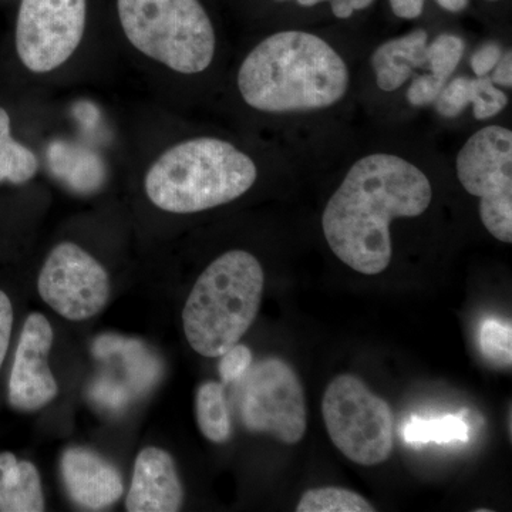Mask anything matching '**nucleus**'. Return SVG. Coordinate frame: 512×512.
Returning a JSON list of instances; mask_svg holds the SVG:
<instances>
[{"mask_svg":"<svg viewBox=\"0 0 512 512\" xmlns=\"http://www.w3.org/2000/svg\"><path fill=\"white\" fill-rule=\"evenodd\" d=\"M402 437L407 444L420 446L427 443H450L468 441L470 427L461 414H448L440 419L410 417L402 427Z\"/></svg>","mask_w":512,"mask_h":512,"instance_id":"obj_20","label":"nucleus"},{"mask_svg":"<svg viewBox=\"0 0 512 512\" xmlns=\"http://www.w3.org/2000/svg\"><path fill=\"white\" fill-rule=\"evenodd\" d=\"M504 47L494 40L485 42L474 50L470 56V69L476 77H488L493 72L495 64L504 55Z\"/></svg>","mask_w":512,"mask_h":512,"instance_id":"obj_28","label":"nucleus"},{"mask_svg":"<svg viewBox=\"0 0 512 512\" xmlns=\"http://www.w3.org/2000/svg\"><path fill=\"white\" fill-rule=\"evenodd\" d=\"M275 2L282 3V2H286V0H275Z\"/></svg>","mask_w":512,"mask_h":512,"instance_id":"obj_34","label":"nucleus"},{"mask_svg":"<svg viewBox=\"0 0 512 512\" xmlns=\"http://www.w3.org/2000/svg\"><path fill=\"white\" fill-rule=\"evenodd\" d=\"M60 471L70 500L84 510H107L124 493L119 468L90 448H67L60 461Z\"/></svg>","mask_w":512,"mask_h":512,"instance_id":"obj_12","label":"nucleus"},{"mask_svg":"<svg viewBox=\"0 0 512 512\" xmlns=\"http://www.w3.org/2000/svg\"><path fill=\"white\" fill-rule=\"evenodd\" d=\"M298 512H373V507L362 495L339 487L312 488L302 494Z\"/></svg>","mask_w":512,"mask_h":512,"instance_id":"obj_21","label":"nucleus"},{"mask_svg":"<svg viewBox=\"0 0 512 512\" xmlns=\"http://www.w3.org/2000/svg\"><path fill=\"white\" fill-rule=\"evenodd\" d=\"M239 417L251 433H265L286 446L298 444L308 426L301 379L285 360L268 357L239 380Z\"/></svg>","mask_w":512,"mask_h":512,"instance_id":"obj_8","label":"nucleus"},{"mask_svg":"<svg viewBox=\"0 0 512 512\" xmlns=\"http://www.w3.org/2000/svg\"><path fill=\"white\" fill-rule=\"evenodd\" d=\"M485 2L495 3V2H500V0H485Z\"/></svg>","mask_w":512,"mask_h":512,"instance_id":"obj_33","label":"nucleus"},{"mask_svg":"<svg viewBox=\"0 0 512 512\" xmlns=\"http://www.w3.org/2000/svg\"><path fill=\"white\" fill-rule=\"evenodd\" d=\"M184 503V488L170 453L147 447L138 454L128 491V512H175Z\"/></svg>","mask_w":512,"mask_h":512,"instance_id":"obj_13","label":"nucleus"},{"mask_svg":"<svg viewBox=\"0 0 512 512\" xmlns=\"http://www.w3.org/2000/svg\"><path fill=\"white\" fill-rule=\"evenodd\" d=\"M39 161L32 150L10 136L8 111L0 107V183L25 184L32 180Z\"/></svg>","mask_w":512,"mask_h":512,"instance_id":"obj_19","label":"nucleus"},{"mask_svg":"<svg viewBox=\"0 0 512 512\" xmlns=\"http://www.w3.org/2000/svg\"><path fill=\"white\" fill-rule=\"evenodd\" d=\"M348 57L326 37L279 30L242 60L239 96L252 110L276 117H312L335 110L352 92Z\"/></svg>","mask_w":512,"mask_h":512,"instance_id":"obj_2","label":"nucleus"},{"mask_svg":"<svg viewBox=\"0 0 512 512\" xmlns=\"http://www.w3.org/2000/svg\"><path fill=\"white\" fill-rule=\"evenodd\" d=\"M92 353L97 360L117 366L134 397L151 392L163 377V362L141 340L104 333L94 339Z\"/></svg>","mask_w":512,"mask_h":512,"instance_id":"obj_14","label":"nucleus"},{"mask_svg":"<svg viewBox=\"0 0 512 512\" xmlns=\"http://www.w3.org/2000/svg\"><path fill=\"white\" fill-rule=\"evenodd\" d=\"M508 106V94L495 86L490 77H451L434 101L436 113L443 119H458L467 109H473L474 119H495Z\"/></svg>","mask_w":512,"mask_h":512,"instance_id":"obj_16","label":"nucleus"},{"mask_svg":"<svg viewBox=\"0 0 512 512\" xmlns=\"http://www.w3.org/2000/svg\"><path fill=\"white\" fill-rule=\"evenodd\" d=\"M302 8H313V6L320 5V3L328 2V0H296Z\"/></svg>","mask_w":512,"mask_h":512,"instance_id":"obj_32","label":"nucleus"},{"mask_svg":"<svg viewBox=\"0 0 512 512\" xmlns=\"http://www.w3.org/2000/svg\"><path fill=\"white\" fill-rule=\"evenodd\" d=\"M45 494L35 464L19 460L9 451L0 453V511H45Z\"/></svg>","mask_w":512,"mask_h":512,"instance_id":"obj_17","label":"nucleus"},{"mask_svg":"<svg viewBox=\"0 0 512 512\" xmlns=\"http://www.w3.org/2000/svg\"><path fill=\"white\" fill-rule=\"evenodd\" d=\"M436 5L450 13H460L468 8L470 0H434ZM393 15L403 20L419 19L424 12L426 0H389Z\"/></svg>","mask_w":512,"mask_h":512,"instance_id":"obj_27","label":"nucleus"},{"mask_svg":"<svg viewBox=\"0 0 512 512\" xmlns=\"http://www.w3.org/2000/svg\"><path fill=\"white\" fill-rule=\"evenodd\" d=\"M13 328V306L9 296L0 291V367L5 362Z\"/></svg>","mask_w":512,"mask_h":512,"instance_id":"obj_29","label":"nucleus"},{"mask_svg":"<svg viewBox=\"0 0 512 512\" xmlns=\"http://www.w3.org/2000/svg\"><path fill=\"white\" fill-rule=\"evenodd\" d=\"M429 40V32L420 28L377 46L369 57L377 89L384 94L397 93L420 73L417 70L427 67Z\"/></svg>","mask_w":512,"mask_h":512,"instance_id":"obj_15","label":"nucleus"},{"mask_svg":"<svg viewBox=\"0 0 512 512\" xmlns=\"http://www.w3.org/2000/svg\"><path fill=\"white\" fill-rule=\"evenodd\" d=\"M431 158L400 144L359 151L346 163L322 212V231L342 264L367 276L392 264V225L426 214L434 198Z\"/></svg>","mask_w":512,"mask_h":512,"instance_id":"obj_1","label":"nucleus"},{"mask_svg":"<svg viewBox=\"0 0 512 512\" xmlns=\"http://www.w3.org/2000/svg\"><path fill=\"white\" fill-rule=\"evenodd\" d=\"M53 329L42 313H30L23 325L9 379V403L19 412L43 409L59 393L47 357Z\"/></svg>","mask_w":512,"mask_h":512,"instance_id":"obj_11","label":"nucleus"},{"mask_svg":"<svg viewBox=\"0 0 512 512\" xmlns=\"http://www.w3.org/2000/svg\"><path fill=\"white\" fill-rule=\"evenodd\" d=\"M446 86L443 80L433 76L430 72L417 73L413 77L412 83L407 86L404 99L413 109H424L431 107L437 100L441 90Z\"/></svg>","mask_w":512,"mask_h":512,"instance_id":"obj_25","label":"nucleus"},{"mask_svg":"<svg viewBox=\"0 0 512 512\" xmlns=\"http://www.w3.org/2000/svg\"><path fill=\"white\" fill-rule=\"evenodd\" d=\"M254 363L251 349L245 345H237L221 356L220 375L225 384L238 383Z\"/></svg>","mask_w":512,"mask_h":512,"instance_id":"obj_26","label":"nucleus"},{"mask_svg":"<svg viewBox=\"0 0 512 512\" xmlns=\"http://www.w3.org/2000/svg\"><path fill=\"white\" fill-rule=\"evenodd\" d=\"M131 45L181 74L205 72L214 62L217 36L200 0H117Z\"/></svg>","mask_w":512,"mask_h":512,"instance_id":"obj_5","label":"nucleus"},{"mask_svg":"<svg viewBox=\"0 0 512 512\" xmlns=\"http://www.w3.org/2000/svg\"><path fill=\"white\" fill-rule=\"evenodd\" d=\"M466 55V42L454 33H440L427 45V72L447 83Z\"/></svg>","mask_w":512,"mask_h":512,"instance_id":"obj_22","label":"nucleus"},{"mask_svg":"<svg viewBox=\"0 0 512 512\" xmlns=\"http://www.w3.org/2000/svg\"><path fill=\"white\" fill-rule=\"evenodd\" d=\"M335 18L346 20L356 12H362L373 5L375 0H328Z\"/></svg>","mask_w":512,"mask_h":512,"instance_id":"obj_31","label":"nucleus"},{"mask_svg":"<svg viewBox=\"0 0 512 512\" xmlns=\"http://www.w3.org/2000/svg\"><path fill=\"white\" fill-rule=\"evenodd\" d=\"M37 291L64 319L83 322L103 311L110 296L106 269L73 242H62L47 256Z\"/></svg>","mask_w":512,"mask_h":512,"instance_id":"obj_10","label":"nucleus"},{"mask_svg":"<svg viewBox=\"0 0 512 512\" xmlns=\"http://www.w3.org/2000/svg\"><path fill=\"white\" fill-rule=\"evenodd\" d=\"M491 82L500 89L511 90L512 89V50L505 49L504 55L495 64L493 72L490 73Z\"/></svg>","mask_w":512,"mask_h":512,"instance_id":"obj_30","label":"nucleus"},{"mask_svg":"<svg viewBox=\"0 0 512 512\" xmlns=\"http://www.w3.org/2000/svg\"><path fill=\"white\" fill-rule=\"evenodd\" d=\"M197 423L205 439L222 444L231 439L232 421L221 383H202L195 399Z\"/></svg>","mask_w":512,"mask_h":512,"instance_id":"obj_18","label":"nucleus"},{"mask_svg":"<svg viewBox=\"0 0 512 512\" xmlns=\"http://www.w3.org/2000/svg\"><path fill=\"white\" fill-rule=\"evenodd\" d=\"M86 28V0H22L16 50L33 73L62 66L76 52Z\"/></svg>","mask_w":512,"mask_h":512,"instance_id":"obj_9","label":"nucleus"},{"mask_svg":"<svg viewBox=\"0 0 512 512\" xmlns=\"http://www.w3.org/2000/svg\"><path fill=\"white\" fill-rule=\"evenodd\" d=\"M92 402L110 413H121L133 402V393L120 380L111 375H100L89 387Z\"/></svg>","mask_w":512,"mask_h":512,"instance_id":"obj_24","label":"nucleus"},{"mask_svg":"<svg viewBox=\"0 0 512 512\" xmlns=\"http://www.w3.org/2000/svg\"><path fill=\"white\" fill-rule=\"evenodd\" d=\"M259 177L258 163L217 137H198L165 151L146 177V192L160 210L195 214L244 197Z\"/></svg>","mask_w":512,"mask_h":512,"instance_id":"obj_3","label":"nucleus"},{"mask_svg":"<svg viewBox=\"0 0 512 512\" xmlns=\"http://www.w3.org/2000/svg\"><path fill=\"white\" fill-rule=\"evenodd\" d=\"M322 414L330 440L353 463L377 466L392 456V407L359 377L333 379L323 394Z\"/></svg>","mask_w":512,"mask_h":512,"instance_id":"obj_6","label":"nucleus"},{"mask_svg":"<svg viewBox=\"0 0 512 512\" xmlns=\"http://www.w3.org/2000/svg\"><path fill=\"white\" fill-rule=\"evenodd\" d=\"M512 329L510 323L497 319L484 320L480 329V348L495 365L510 367L512 362Z\"/></svg>","mask_w":512,"mask_h":512,"instance_id":"obj_23","label":"nucleus"},{"mask_svg":"<svg viewBox=\"0 0 512 512\" xmlns=\"http://www.w3.org/2000/svg\"><path fill=\"white\" fill-rule=\"evenodd\" d=\"M265 272L251 252L234 249L205 268L185 302V338L198 355L221 357L258 316Z\"/></svg>","mask_w":512,"mask_h":512,"instance_id":"obj_4","label":"nucleus"},{"mask_svg":"<svg viewBox=\"0 0 512 512\" xmlns=\"http://www.w3.org/2000/svg\"><path fill=\"white\" fill-rule=\"evenodd\" d=\"M458 183L478 198L484 228L504 244L512 242V130L503 124L478 128L454 158Z\"/></svg>","mask_w":512,"mask_h":512,"instance_id":"obj_7","label":"nucleus"}]
</instances>
